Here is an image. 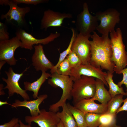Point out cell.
I'll list each match as a JSON object with an SVG mask.
<instances>
[{
  "instance_id": "5b68a950",
  "label": "cell",
  "mask_w": 127,
  "mask_h": 127,
  "mask_svg": "<svg viewBox=\"0 0 127 127\" xmlns=\"http://www.w3.org/2000/svg\"><path fill=\"white\" fill-rule=\"evenodd\" d=\"M0 4L9 5L10 7L9 10L6 14L1 15V19H5L7 23L16 26L17 29H22L25 25L26 22L25 16L26 14L30 11V8L27 6L19 7L13 0H0Z\"/></svg>"
},
{
  "instance_id": "8992f818",
  "label": "cell",
  "mask_w": 127,
  "mask_h": 127,
  "mask_svg": "<svg viewBox=\"0 0 127 127\" xmlns=\"http://www.w3.org/2000/svg\"><path fill=\"white\" fill-rule=\"evenodd\" d=\"M120 15L118 11L113 8H109L103 11L97 12L95 16L100 23L96 30L102 35L109 34L115 30V25L119 23Z\"/></svg>"
},
{
  "instance_id": "484cf974",
  "label": "cell",
  "mask_w": 127,
  "mask_h": 127,
  "mask_svg": "<svg viewBox=\"0 0 127 127\" xmlns=\"http://www.w3.org/2000/svg\"><path fill=\"white\" fill-rule=\"evenodd\" d=\"M72 68L67 59L66 57L60 64L56 72L60 75L70 76Z\"/></svg>"
},
{
  "instance_id": "e0dca14e",
  "label": "cell",
  "mask_w": 127,
  "mask_h": 127,
  "mask_svg": "<svg viewBox=\"0 0 127 127\" xmlns=\"http://www.w3.org/2000/svg\"><path fill=\"white\" fill-rule=\"evenodd\" d=\"M48 97L47 94H44L40 95L36 99L33 100L21 101L16 99L11 106L12 108L19 107H26L29 110L31 116H35L38 115L40 112L39 108L40 105Z\"/></svg>"
},
{
  "instance_id": "277c9868",
  "label": "cell",
  "mask_w": 127,
  "mask_h": 127,
  "mask_svg": "<svg viewBox=\"0 0 127 127\" xmlns=\"http://www.w3.org/2000/svg\"><path fill=\"white\" fill-rule=\"evenodd\" d=\"M96 89V80L94 77L82 75L74 81L71 91L74 105L81 100L93 98Z\"/></svg>"
},
{
  "instance_id": "8d00e7d4",
  "label": "cell",
  "mask_w": 127,
  "mask_h": 127,
  "mask_svg": "<svg viewBox=\"0 0 127 127\" xmlns=\"http://www.w3.org/2000/svg\"><path fill=\"white\" fill-rule=\"evenodd\" d=\"M8 104L11 105V104H10L8 103L7 101H0V106H1L4 105Z\"/></svg>"
},
{
  "instance_id": "7402d4cb",
  "label": "cell",
  "mask_w": 127,
  "mask_h": 127,
  "mask_svg": "<svg viewBox=\"0 0 127 127\" xmlns=\"http://www.w3.org/2000/svg\"><path fill=\"white\" fill-rule=\"evenodd\" d=\"M113 73L108 71L107 72V75L105 78L106 81L109 88L108 91L112 98L119 94H121L126 96V92H124L123 88L120 87L115 83L113 79Z\"/></svg>"
},
{
  "instance_id": "1f68e13d",
  "label": "cell",
  "mask_w": 127,
  "mask_h": 127,
  "mask_svg": "<svg viewBox=\"0 0 127 127\" xmlns=\"http://www.w3.org/2000/svg\"><path fill=\"white\" fill-rule=\"evenodd\" d=\"M19 120L18 118H14L9 122L0 125V127H14L19 123Z\"/></svg>"
},
{
  "instance_id": "74e56055",
  "label": "cell",
  "mask_w": 127,
  "mask_h": 127,
  "mask_svg": "<svg viewBox=\"0 0 127 127\" xmlns=\"http://www.w3.org/2000/svg\"><path fill=\"white\" fill-rule=\"evenodd\" d=\"M6 62L4 61H0V70L2 67Z\"/></svg>"
},
{
  "instance_id": "f1b7e54d",
  "label": "cell",
  "mask_w": 127,
  "mask_h": 127,
  "mask_svg": "<svg viewBox=\"0 0 127 127\" xmlns=\"http://www.w3.org/2000/svg\"><path fill=\"white\" fill-rule=\"evenodd\" d=\"M9 34L8 32L6 25L0 22V41L9 39Z\"/></svg>"
},
{
  "instance_id": "9a60e30c",
  "label": "cell",
  "mask_w": 127,
  "mask_h": 127,
  "mask_svg": "<svg viewBox=\"0 0 127 127\" xmlns=\"http://www.w3.org/2000/svg\"><path fill=\"white\" fill-rule=\"evenodd\" d=\"M34 52L32 57V65L36 71L46 72L54 66L45 55L43 46L40 44L34 46Z\"/></svg>"
},
{
  "instance_id": "2e32d148",
  "label": "cell",
  "mask_w": 127,
  "mask_h": 127,
  "mask_svg": "<svg viewBox=\"0 0 127 127\" xmlns=\"http://www.w3.org/2000/svg\"><path fill=\"white\" fill-rule=\"evenodd\" d=\"M93 98L81 100L74 106L85 114L88 113L98 114L105 113L107 110V105L98 104L95 103Z\"/></svg>"
},
{
  "instance_id": "e575fe53",
  "label": "cell",
  "mask_w": 127,
  "mask_h": 127,
  "mask_svg": "<svg viewBox=\"0 0 127 127\" xmlns=\"http://www.w3.org/2000/svg\"><path fill=\"white\" fill-rule=\"evenodd\" d=\"M19 123L20 127H32L31 125L29 124L27 125L24 124L20 120H19Z\"/></svg>"
},
{
  "instance_id": "d590c367",
  "label": "cell",
  "mask_w": 127,
  "mask_h": 127,
  "mask_svg": "<svg viewBox=\"0 0 127 127\" xmlns=\"http://www.w3.org/2000/svg\"><path fill=\"white\" fill-rule=\"evenodd\" d=\"M4 85L3 84L1 83L0 84V95H4L5 93L3 90L4 89Z\"/></svg>"
},
{
  "instance_id": "6da1fadb",
  "label": "cell",
  "mask_w": 127,
  "mask_h": 127,
  "mask_svg": "<svg viewBox=\"0 0 127 127\" xmlns=\"http://www.w3.org/2000/svg\"><path fill=\"white\" fill-rule=\"evenodd\" d=\"M93 33L91 36L92 40L90 41L91 57L90 63L113 73L115 65L111 61L112 52L109 34L100 36L95 31Z\"/></svg>"
},
{
  "instance_id": "f546056e",
  "label": "cell",
  "mask_w": 127,
  "mask_h": 127,
  "mask_svg": "<svg viewBox=\"0 0 127 127\" xmlns=\"http://www.w3.org/2000/svg\"><path fill=\"white\" fill-rule=\"evenodd\" d=\"M18 4H28L37 5L41 3L48 2L47 0H13Z\"/></svg>"
},
{
  "instance_id": "ac0fdd59",
  "label": "cell",
  "mask_w": 127,
  "mask_h": 127,
  "mask_svg": "<svg viewBox=\"0 0 127 127\" xmlns=\"http://www.w3.org/2000/svg\"><path fill=\"white\" fill-rule=\"evenodd\" d=\"M51 74L46 72H42L41 76L36 80L31 83L28 81L24 82L25 90L27 91H32L33 93L32 96L35 99L38 97L39 91L42 84L46 80L51 77Z\"/></svg>"
},
{
  "instance_id": "3957f363",
  "label": "cell",
  "mask_w": 127,
  "mask_h": 127,
  "mask_svg": "<svg viewBox=\"0 0 127 127\" xmlns=\"http://www.w3.org/2000/svg\"><path fill=\"white\" fill-rule=\"evenodd\" d=\"M50 78L48 80V83L54 88L60 87L63 91L59 100L50 105L49 108V111L56 113L59 111V107L66 103L67 100H70L72 98L71 91L74 81L70 76L60 75L56 72L51 74Z\"/></svg>"
},
{
  "instance_id": "8fae6325",
  "label": "cell",
  "mask_w": 127,
  "mask_h": 127,
  "mask_svg": "<svg viewBox=\"0 0 127 127\" xmlns=\"http://www.w3.org/2000/svg\"><path fill=\"white\" fill-rule=\"evenodd\" d=\"M16 34L22 42L21 48L30 50L33 49L34 45L47 44L54 41L60 35V33L56 32L54 33H51L48 36L45 38L38 39L22 29H17Z\"/></svg>"
},
{
  "instance_id": "4dcf8cb0",
  "label": "cell",
  "mask_w": 127,
  "mask_h": 127,
  "mask_svg": "<svg viewBox=\"0 0 127 127\" xmlns=\"http://www.w3.org/2000/svg\"><path fill=\"white\" fill-rule=\"evenodd\" d=\"M123 74V77L122 80L118 83L117 85L120 87H121L123 84L125 86L126 89V93H127V67L125 68L120 72V74Z\"/></svg>"
},
{
  "instance_id": "d6a6232c",
  "label": "cell",
  "mask_w": 127,
  "mask_h": 127,
  "mask_svg": "<svg viewBox=\"0 0 127 127\" xmlns=\"http://www.w3.org/2000/svg\"><path fill=\"white\" fill-rule=\"evenodd\" d=\"M126 94L127 97L124 99L123 104L118 110L117 114L122 111H127V93H126Z\"/></svg>"
},
{
  "instance_id": "ffe728a7",
  "label": "cell",
  "mask_w": 127,
  "mask_h": 127,
  "mask_svg": "<svg viewBox=\"0 0 127 127\" xmlns=\"http://www.w3.org/2000/svg\"><path fill=\"white\" fill-rule=\"evenodd\" d=\"M61 112L56 113L57 116L62 122L64 127H78L77 123L72 114L68 107L66 103L62 107Z\"/></svg>"
},
{
  "instance_id": "9c48e42d",
  "label": "cell",
  "mask_w": 127,
  "mask_h": 127,
  "mask_svg": "<svg viewBox=\"0 0 127 127\" xmlns=\"http://www.w3.org/2000/svg\"><path fill=\"white\" fill-rule=\"evenodd\" d=\"M21 45V41L16 36L0 41V61H5L10 66L15 65L17 60L14 57L15 52Z\"/></svg>"
},
{
  "instance_id": "44dd1931",
  "label": "cell",
  "mask_w": 127,
  "mask_h": 127,
  "mask_svg": "<svg viewBox=\"0 0 127 127\" xmlns=\"http://www.w3.org/2000/svg\"><path fill=\"white\" fill-rule=\"evenodd\" d=\"M123 95L118 94L111 98L107 104V110L105 113L114 116H116L117 112L123 102Z\"/></svg>"
},
{
  "instance_id": "f35d334b",
  "label": "cell",
  "mask_w": 127,
  "mask_h": 127,
  "mask_svg": "<svg viewBox=\"0 0 127 127\" xmlns=\"http://www.w3.org/2000/svg\"><path fill=\"white\" fill-rule=\"evenodd\" d=\"M57 127H64L62 122L61 120L58 123Z\"/></svg>"
},
{
  "instance_id": "836d02e7",
  "label": "cell",
  "mask_w": 127,
  "mask_h": 127,
  "mask_svg": "<svg viewBox=\"0 0 127 127\" xmlns=\"http://www.w3.org/2000/svg\"><path fill=\"white\" fill-rule=\"evenodd\" d=\"M116 122L109 124H101L97 127H121V126L116 124Z\"/></svg>"
},
{
  "instance_id": "7a4b0ae2",
  "label": "cell",
  "mask_w": 127,
  "mask_h": 127,
  "mask_svg": "<svg viewBox=\"0 0 127 127\" xmlns=\"http://www.w3.org/2000/svg\"><path fill=\"white\" fill-rule=\"evenodd\" d=\"M110 36L112 52L111 61L115 65L114 71L120 74L127 65V53L120 29L118 28L111 31Z\"/></svg>"
},
{
  "instance_id": "ba28073f",
  "label": "cell",
  "mask_w": 127,
  "mask_h": 127,
  "mask_svg": "<svg viewBox=\"0 0 127 127\" xmlns=\"http://www.w3.org/2000/svg\"><path fill=\"white\" fill-rule=\"evenodd\" d=\"M29 67H27L22 73H15L11 67L9 68L8 71L5 72L7 76L6 79L2 77V79L5 82L6 85L4 89H7L9 97L13 96L15 93L20 95L24 100H28L30 99L29 96L26 92V91L22 89L19 85V82L23 76L24 72Z\"/></svg>"
},
{
  "instance_id": "4316f807",
  "label": "cell",
  "mask_w": 127,
  "mask_h": 127,
  "mask_svg": "<svg viewBox=\"0 0 127 127\" xmlns=\"http://www.w3.org/2000/svg\"><path fill=\"white\" fill-rule=\"evenodd\" d=\"M66 58L67 59L72 68L77 67L82 64V61L79 57L72 51Z\"/></svg>"
},
{
  "instance_id": "7c38bea8",
  "label": "cell",
  "mask_w": 127,
  "mask_h": 127,
  "mask_svg": "<svg viewBox=\"0 0 127 127\" xmlns=\"http://www.w3.org/2000/svg\"><path fill=\"white\" fill-rule=\"evenodd\" d=\"M90 37L79 33L76 35L72 45L71 51L78 56L83 64L90 63L91 47L89 39Z\"/></svg>"
},
{
  "instance_id": "52a82bcc",
  "label": "cell",
  "mask_w": 127,
  "mask_h": 127,
  "mask_svg": "<svg viewBox=\"0 0 127 127\" xmlns=\"http://www.w3.org/2000/svg\"><path fill=\"white\" fill-rule=\"evenodd\" d=\"M83 11L77 15L75 26L79 33L85 36H91L98 25V20L95 16L90 13L86 3L83 4Z\"/></svg>"
},
{
  "instance_id": "83f0119b",
  "label": "cell",
  "mask_w": 127,
  "mask_h": 127,
  "mask_svg": "<svg viewBox=\"0 0 127 127\" xmlns=\"http://www.w3.org/2000/svg\"><path fill=\"white\" fill-rule=\"evenodd\" d=\"M116 117L106 113L102 114L99 118L100 124H109L116 122Z\"/></svg>"
},
{
  "instance_id": "30bf717a",
  "label": "cell",
  "mask_w": 127,
  "mask_h": 127,
  "mask_svg": "<svg viewBox=\"0 0 127 127\" xmlns=\"http://www.w3.org/2000/svg\"><path fill=\"white\" fill-rule=\"evenodd\" d=\"M107 75V72L103 71L100 67H96L89 63L82 64L77 67L72 68L70 76L72 78L74 81L82 75L92 77L101 80L109 87L105 79Z\"/></svg>"
},
{
  "instance_id": "4fadbf2b",
  "label": "cell",
  "mask_w": 127,
  "mask_h": 127,
  "mask_svg": "<svg viewBox=\"0 0 127 127\" xmlns=\"http://www.w3.org/2000/svg\"><path fill=\"white\" fill-rule=\"evenodd\" d=\"M25 122L31 125L32 122L37 123L40 127H57L60 121L56 113L44 109L40 110L39 114L35 116H26L25 117Z\"/></svg>"
},
{
  "instance_id": "d4e9b609",
  "label": "cell",
  "mask_w": 127,
  "mask_h": 127,
  "mask_svg": "<svg viewBox=\"0 0 127 127\" xmlns=\"http://www.w3.org/2000/svg\"><path fill=\"white\" fill-rule=\"evenodd\" d=\"M102 114L88 113L85 114V120L87 127H97L100 125L99 118Z\"/></svg>"
},
{
  "instance_id": "cb8c5ba5",
  "label": "cell",
  "mask_w": 127,
  "mask_h": 127,
  "mask_svg": "<svg viewBox=\"0 0 127 127\" xmlns=\"http://www.w3.org/2000/svg\"><path fill=\"white\" fill-rule=\"evenodd\" d=\"M71 30L72 32V35L69 45L66 49L60 53L58 62L56 65L54 66L50 69V72L51 74L56 72L57 68L60 64L66 58L71 51L72 45L77 35L74 29L72 28L71 29Z\"/></svg>"
},
{
  "instance_id": "5bb4252c",
  "label": "cell",
  "mask_w": 127,
  "mask_h": 127,
  "mask_svg": "<svg viewBox=\"0 0 127 127\" xmlns=\"http://www.w3.org/2000/svg\"><path fill=\"white\" fill-rule=\"evenodd\" d=\"M72 17L71 13H62L48 9L44 12L40 23V29L46 30L49 27L61 26L65 19Z\"/></svg>"
},
{
  "instance_id": "ab89813d",
  "label": "cell",
  "mask_w": 127,
  "mask_h": 127,
  "mask_svg": "<svg viewBox=\"0 0 127 127\" xmlns=\"http://www.w3.org/2000/svg\"><path fill=\"white\" fill-rule=\"evenodd\" d=\"M14 127H20L19 123L17 124Z\"/></svg>"
},
{
  "instance_id": "d6986e66",
  "label": "cell",
  "mask_w": 127,
  "mask_h": 127,
  "mask_svg": "<svg viewBox=\"0 0 127 127\" xmlns=\"http://www.w3.org/2000/svg\"><path fill=\"white\" fill-rule=\"evenodd\" d=\"M96 80L95 92L93 98L95 100L98 101L101 104L107 105L112 97L108 91L105 88L104 83L98 79H96Z\"/></svg>"
},
{
  "instance_id": "603a6c76",
  "label": "cell",
  "mask_w": 127,
  "mask_h": 127,
  "mask_svg": "<svg viewBox=\"0 0 127 127\" xmlns=\"http://www.w3.org/2000/svg\"><path fill=\"white\" fill-rule=\"evenodd\" d=\"M66 104L77 123L78 127H87L85 120V114L69 103Z\"/></svg>"
}]
</instances>
